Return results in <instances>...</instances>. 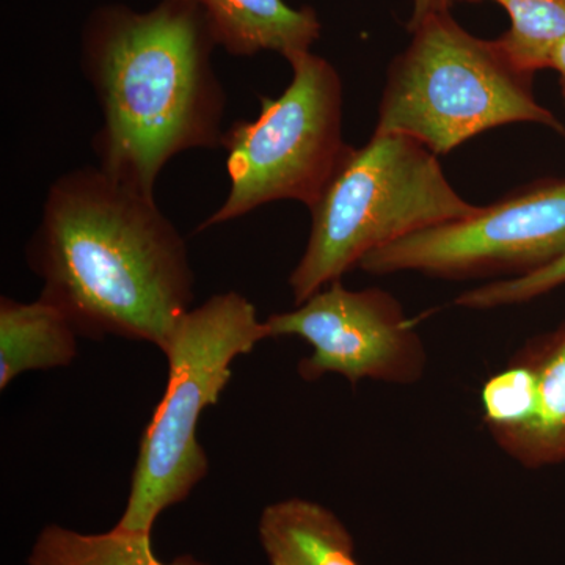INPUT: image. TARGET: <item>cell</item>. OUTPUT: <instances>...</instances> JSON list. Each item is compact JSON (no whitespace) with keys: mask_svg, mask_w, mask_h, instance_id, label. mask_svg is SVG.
Masks as SVG:
<instances>
[{"mask_svg":"<svg viewBox=\"0 0 565 565\" xmlns=\"http://www.w3.org/2000/svg\"><path fill=\"white\" fill-rule=\"evenodd\" d=\"M258 535L269 565H360L348 527L315 501L289 498L267 505Z\"/></svg>","mask_w":565,"mask_h":565,"instance_id":"30bf717a","label":"cell"},{"mask_svg":"<svg viewBox=\"0 0 565 565\" xmlns=\"http://www.w3.org/2000/svg\"><path fill=\"white\" fill-rule=\"evenodd\" d=\"M196 7L215 41L230 54L263 51L286 61L310 51L321 35V22L311 9H292L285 0H184Z\"/></svg>","mask_w":565,"mask_h":565,"instance_id":"9c48e42d","label":"cell"},{"mask_svg":"<svg viewBox=\"0 0 565 565\" xmlns=\"http://www.w3.org/2000/svg\"><path fill=\"white\" fill-rule=\"evenodd\" d=\"M412 32L390 66L374 132L403 134L437 156L515 122L564 132L535 99L533 73L519 68L500 41L476 39L448 11L430 14Z\"/></svg>","mask_w":565,"mask_h":565,"instance_id":"277c9868","label":"cell"},{"mask_svg":"<svg viewBox=\"0 0 565 565\" xmlns=\"http://www.w3.org/2000/svg\"><path fill=\"white\" fill-rule=\"evenodd\" d=\"M478 210L452 188L429 148L403 134L374 132L352 148L310 210V237L289 277L294 302L341 280L371 252Z\"/></svg>","mask_w":565,"mask_h":565,"instance_id":"3957f363","label":"cell"},{"mask_svg":"<svg viewBox=\"0 0 565 565\" xmlns=\"http://www.w3.org/2000/svg\"><path fill=\"white\" fill-rule=\"evenodd\" d=\"M215 43L202 11L184 0L93 17L82 70L102 107L93 151L104 173L154 199L174 156L222 147L226 95L212 68Z\"/></svg>","mask_w":565,"mask_h":565,"instance_id":"7a4b0ae2","label":"cell"},{"mask_svg":"<svg viewBox=\"0 0 565 565\" xmlns=\"http://www.w3.org/2000/svg\"><path fill=\"white\" fill-rule=\"evenodd\" d=\"M29 565H210L193 556L162 563L152 553L151 534L115 526L109 533L81 534L58 525L41 531Z\"/></svg>","mask_w":565,"mask_h":565,"instance_id":"4fadbf2b","label":"cell"},{"mask_svg":"<svg viewBox=\"0 0 565 565\" xmlns=\"http://www.w3.org/2000/svg\"><path fill=\"white\" fill-rule=\"evenodd\" d=\"M565 255V178H546L462 221L405 236L364 256L373 275L418 273L445 280L541 269Z\"/></svg>","mask_w":565,"mask_h":565,"instance_id":"52a82bcc","label":"cell"},{"mask_svg":"<svg viewBox=\"0 0 565 565\" xmlns=\"http://www.w3.org/2000/svg\"><path fill=\"white\" fill-rule=\"evenodd\" d=\"M493 2L500 3L511 18V29L498 39L505 54L527 73L550 68L553 51L565 39V0Z\"/></svg>","mask_w":565,"mask_h":565,"instance_id":"5bb4252c","label":"cell"},{"mask_svg":"<svg viewBox=\"0 0 565 565\" xmlns=\"http://www.w3.org/2000/svg\"><path fill=\"white\" fill-rule=\"evenodd\" d=\"M288 62V88L278 98H262L255 120L233 122L223 134L230 191L200 232L282 200L311 210L351 152L338 71L310 51Z\"/></svg>","mask_w":565,"mask_h":565,"instance_id":"8992f818","label":"cell"},{"mask_svg":"<svg viewBox=\"0 0 565 565\" xmlns=\"http://www.w3.org/2000/svg\"><path fill=\"white\" fill-rule=\"evenodd\" d=\"M565 285V255L533 273L501 278L460 294L456 305L468 310H493L527 303Z\"/></svg>","mask_w":565,"mask_h":565,"instance_id":"2e32d148","label":"cell"},{"mask_svg":"<svg viewBox=\"0 0 565 565\" xmlns=\"http://www.w3.org/2000/svg\"><path fill=\"white\" fill-rule=\"evenodd\" d=\"M451 0H414V14H412L408 29L414 31L427 17L435 13L448 11Z\"/></svg>","mask_w":565,"mask_h":565,"instance_id":"e0dca14e","label":"cell"},{"mask_svg":"<svg viewBox=\"0 0 565 565\" xmlns=\"http://www.w3.org/2000/svg\"><path fill=\"white\" fill-rule=\"evenodd\" d=\"M28 263L54 305L84 337L106 334L163 349L192 310L188 245L156 199L99 167L52 182Z\"/></svg>","mask_w":565,"mask_h":565,"instance_id":"6da1fadb","label":"cell"},{"mask_svg":"<svg viewBox=\"0 0 565 565\" xmlns=\"http://www.w3.org/2000/svg\"><path fill=\"white\" fill-rule=\"evenodd\" d=\"M550 68L555 70L557 76H559L561 95H563L565 104V39L553 51L552 58H550Z\"/></svg>","mask_w":565,"mask_h":565,"instance_id":"ac0fdd59","label":"cell"},{"mask_svg":"<svg viewBox=\"0 0 565 565\" xmlns=\"http://www.w3.org/2000/svg\"><path fill=\"white\" fill-rule=\"evenodd\" d=\"M534 403V371L522 353L487 379L481 390L482 415L487 429L504 451L530 426Z\"/></svg>","mask_w":565,"mask_h":565,"instance_id":"9a60e30c","label":"cell"},{"mask_svg":"<svg viewBox=\"0 0 565 565\" xmlns=\"http://www.w3.org/2000/svg\"><path fill=\"white\" fill-rule=\"evenodd\" d=\"M77 333L54 305L39 299L0 300V388L25 371L70 366L77 355Z\"/></svg>","mask_w":565,"mask_h":565,"instance_id":"8fae6325","label":"cell"},{"mask_svg":"<svg viewBox=\"0 0 565 565\" xmlns=\"http://www.w3.org/2000/svg\"><path fill=\"white\" fill-rule=\"evenodd\" d=\"M535 377L534 415L508 455L525 467L565 460V322L522 353Z\"/></svg>","mask_w":565,"mask_h":565,"instance_id":"7c38bea8","label":"cell"},{"mask_svg":"<svg viewBox=\"0 0 565 565\" xmlns=\"http://www.w3.org/2000/svg\"><path fill=\"white\" fill-rule=\"evenodd\" d=\"M267 338L255 305L234 291L215 294L178 323L163 349L169 360L166 393L141 437L117 527L151 534L159 515L203 481L210 460L196 438L200 416L218 403L234 360Z\"/></svg>","mask_w":565,"mask_h":565,"instance_id":"5b68a950","label":"cell"},{"mask_svg":"<svg viewBox=\"0 0 565 565\" xmlns=\"http://www.w3.org/2000/svg\"><path fill=\"white\" fill-rule=\"evenodd\" d=\"M264 323L269 338L299 337L311 345L313 353L299 364L305 381L334 373L352 385H408L426 370L422 337L384 289L351 291L333 281L296 310L269 316Z\"/></svg>","mask_w":565,"mask_h":565,"instance_id":"ba28073f","label":"cell"}]
</instances>
